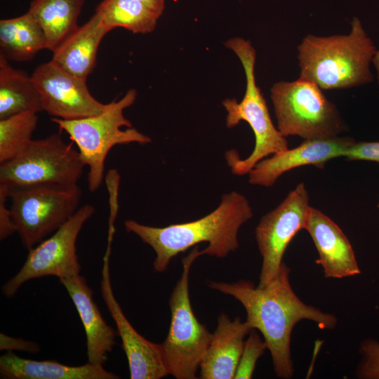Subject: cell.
<instances>
[{
	"mask_svg": "<svg viewBox=\"0 0 379 379\" xmlns=\"http://www.w3.org/2000/svg\"><path fill=\"white\" fill-rule=\"evenodd\" d=\"M267 345L252 329L245 340L243 351L234 375V379L251 378L258 359L263 354Z\"/></svg>",
	"mask_w": 379,
	"mask_h": 379,
	"instance_id": "obj_25",
	"label": "cell"
},
{
	"mask_svg": "<svg viewBox=\"0 0 379 379\" xmlns=\"http://www.w3.org/2000/svg\"><path fill=\"white\" fill-rule=\"evenodd\" d=\"M137 95L135 89H130L119 100L107 103L106 109L96 115L74 120L51 118L77 145L84 164L88 167L87 182L91 192L102 184L105 160L113 147L133 142L145 145L152 141L132 127L124 114V109L134 104Z\"/></svg>",
	"mask_w": 379,
	"mask_h": 379,
	"instance_id": "obj_5",
	"label": "cell"
},
{
	"mask_svg": "<svg viewBox=\"0 0 379 379\" xmlns=\"http://www.w3.org/2000/svg\"><path fill=\"white\" fill-rule=\"evenodd\" d=\"M9 194L7 186L0 184V240L3 241L17 232L11 208L6 205Z\"/></svg>",
	"mask_w": 379,
	"mask_h": 379,
	"instance_id": "obj_28",
	"label": "cell"
},
{
	"mask_svg": "<svg viewBox=\"0 0 379 379\" xmlns=\"http://www.w3.org/2000/svg\"><path fill=\"white\" fill-rule=\"evenodd\" d=\"M289 274L290 269L283 262L277 276L263 288L246 280L208 281L211 288L232 296L244 306L246 321L263 335L274 373L284 379L293 375L291 338L295 324L304 319L314 321L321 329H333L337 324L335 316L305 304L297 296Z\"/></svg>",
	"mask_w": 379,
	"mask_h": 379,
	"instance_id": "obj_1",
	"label": "cell"
},
{
	"mask_svg": "<svg viewBox=\"0 0 379 379\" xmlns=\"http://www.w3.org/2000/svg\"><path fill=\"white\" fill-rule=\"evenodd\" d=\"M95 12L110 31L123 27L134 34L153 32L161 17L138 0H103Z\"/></svg>",
	"mask_w": 379,
	"mask_h": 379,
	"instance_id": "obj_23",
	"label": "cell"
},
{
	"mask_svg": "<svg viewBox=\"0 0 379 379\" xmlns=\"http://www.w3.org/2000/svg\"><path fill=\"white\" fill-rule=\"evenodd\" d=\"M0 376L6 379H117L101 365L62 364L56 360L36 361L24 359L12 351L0 357Z\"/></svg>",
	"mask_w": 379,
	"mask_h": 379,
	"instance_id": "obj_19",
	"label": "cell"
},
{
	"mask_svg": "<svg viewBox=\"0 0 379 379\" xmlns=\"http://www.w3.org/2000/svg\"><path fill=\"white\" fill-rule=\"evenodd\" d=\"M252 217L253 210L246 197L232 191L222 196L214 211L194 221L162 227L142 225L134 220H125L124 225L127 232L154 249V270L163 272L175 256L201 242L208 244L201 251V255L226 257L238 248L239 228Z\"/></svg>",
	"mask_w": 379,
	"mask_h": 379,
	"instance_id": "obj_2",
	"label": "cell"
},
{
	"mask_svg": "<svg viewBox=\"0 0 379 379\" xmlns=\"http://www.w3.org/2000/svg\"><path fill=\"white\" fill-rule=\"evenodd\" d=\"M85 164L60 133L32 140L15 158L1 164L0 184L8 189L44 185H78Z\"/></svg>",
	"mask_w": 379,
	"mask_h": 379,
	"instance_id": "obj_9",
	"label": "cell"
},
{
	"mask_svg": "<svg viewBox=\"0 0 379 379\" xmlns=\"http://www.w3.org/2000/svg\"><path fill=\"white\" fill-rule=\"evenodd\" d=\"M252 329L246 321H241L239 317L232 320L227 314L221 313L200 364V378H234L244 339Z\"/></svg>",
	"mask_w": 379,
	"mask_h": 379,
	"instance_id": "obj_17",
	"label": "cell"
},
{
	"mask_svg": "<svg viewBox=\"0 0 379 379\" xmlns=\"http://www.w3.org/2000/svg\"><path fill=\"white\" fill-rule=\"evenodd\" d=\"M349 161L364 160L379 164V142H354L345 152Z\"/></svg>",
	"mask_w": 379,
	"mask_h": 379,
	"instance_id": "obj_27",
	"label": "cell"
},
{
	"mask_svg": "<svg viewBox=\"0 0 379 379\" xmlns=\"http://www.w3.org/2000/svg\"><path fill=\"white\" fill-rule=\"evenodd\" d=\"M310 207L305 185L300 183L260 219L255 228L262 256L258 287L266 286L277 276L287 246L300 230L305 229Z\"/></svg>",
	"mask_w": 379,
	"mask_h": 379,
	"instance_id": "obj_11",
	"label": "cell"
},
{
	"mask_svg": "<svg viewBox=\"0 0 379 379\" xmlns=\"http://www.w3.org/2000/svg\"><path fill=\"white\" fill-rule=\"evenodd\" d=\"M110 250L111 246H108L103 258L100 291L121 340V347L128 363L130 378H162L169 373L161 343H154L142 336L131 324L114 296L109 273Z\"/></svg>",
	"mask_w": 379,
	"mask_h": 379,
	"instance_id": "obj_13",
	"label": "cell"
},
{
	"mask_svg": "<svg viewBox=\"0 0 379 379\" xmlns=\"http://www.w3.org/2000/svg\"><path fill=\"white\" fill-rule=\"evenodd\" d=\"M43 49H47L46 35L29 11L0 20V55L8 61L31 60Z\"/></svg>",
	"mask_w": 379,
	"mask_h": 379,
	"instance_id": "obj_20",
	"label": "cell"
},
{
	"mask_svg": "<svg viewBox=\"0 0 379 379\" xmlns=\"http://www.w3.org/2000/svg\"><path fill=\"white\" fill-rule=\"evenodd\" d=\"M355 140L351 137L305 140L298 147L272 154L257 163L248 173L251 185L271 187L284 173L302 166L323 168L329 160L343 157Z\"/></svg>",
	"mask_w": 379,
	"mask_h": 379,
	"instance_id": "obj_14",
	"label": "cell"
},
{
	"mask_svg": "<svg viewBox=\"0 0 379 379\" xmlns=\"http://www.w3.org/2000/svg\"><path fill=\"white\" fill-rule=\"evenodd\" d=\"M37 113L23 112L0 119V164L20 155L32 142Z\"/></svg>",
	"mask_w": 379,
	"mask_h": 379,
	"instance_id": "obj_24",
	"label": "cell"
},
{
	"mask_svg": "<svg viewBox=\"0 0 379 379\" xmlns=\"http://www.w3.org/2000/svg\"><path fill=\"white\" fill-rule=\"evenodd\" d=\"M43 111L41 97L32 76L10 65L0 55V119Z\"/></svg>",
	"mask_w": 379,
	"mask_h": 379,
	"instance_id": "obj_21",
	"label": "cell"
},
{
	"mask_svg": "<svg viewBox=\"0 0 379 379\" xmlns=\"http://www.w3.org/2000/svg\"><path fill=\"white\" fill-rule=\"evenodd\" d=\"M224 44L238 57L246 80L245 94L240 102L235 98H226L222 102L227 112L226 126L231 128L244 121L248 124L255 136L254 148L246 158L241 159L235 149L225 153L232 173L243 175L248 173L260 160L288 149V145L286 137L274 126L265 99L256 84V51L251 43L241 37H233Z\"/></svg>",
	"mask_w": 379,
	"mask_h": 379,
	"instance_id": "obj_4",
	"label": "cell"
},
{
	"mask_svg": "<svg viewBox=\"0 0 379 379\" xmlns=\"http://www.w3.org/2000/svg\"><path fill=\"white\" fill-rule=\"evenodd\" d=\"M84 0H32L28 11L43 29L53 52L79 27Z\"/></svg>",
	"mask_w": 379,
	"mask_h": 379,
	"instance_id": "obj_22",
	"label": "cell"
},
{
	"mask_svg": "<svg viewBox=\"0 0 379 379\" xmlns=\"http://www.w3.org/2000/svg\"><path fill=\"white\" fill-rule=\"evenodd\" d=\"M300 77L324 90L361 86L373 79L370 62L376 51L361 21L354 18L347 35L306 36L298 46Z\"/></svg>",
	"mask_w": 379,
	"mask_h": 379,
	"instance_id": "obj_3",
	"label": "cell"
},
{
	"mask_svg": "<svg viewBox=\"0 0 379 379\" xmlns=\"http://www.w3.org/2000/svg\"><path fill=\"white\" fill-rule=\"evenodd\" d=\"M95 213L89 204L80 206L58 230L29 250L18 272L1 287L3 295L13 297L27 281L48 276L60 279L80 274L81 266L77 253V240L84 224Z\"/></svg>",
	"mask_w": 379,
	"mask_h": 379,
	"instance_id": "obj_10",
	"label": "cell"
},
{
	"mask_svg": "<svg viewBox=\"0 0 379 379\" xmlns=\"http://www.w3.org/2000/svg\"><path fill=\"white\" fill-rule=\"evenodd\" d=\"M372 61L378 72L377 77L379 84V50L375 51L373 57Z\"/></svg>",
	"mask_w": 379,
	"mask_h": 379,
	"instance_id": "obj_31",
	"label": "cell"
},
{
	"mask_svg": "<svg viewBox=\"0 0 379 379\" xmlns=\"http://www.w3.org/2000/svg\"><path fill=\"white\" fill-rule=\"evenodd\" d=\"M317 250V264L325 277L341 279L360 274L352 246L340 228L321 211L310 207L305 229Z\"/></svg>",
	"mask_w": 379,
	"mask_h": 379,
	"instance_id": "obj_15",
	"label": "cell"
},
{
	"mask_svg": "<svg viewBox=\"0 0 379 379\" xmlns=\"http://www.w3.org/2000/svg\"><path fill=\"white\" fill-rule=\"evenodd\" d=\"M362 361L357 371L359 378L379 379V343L373 339L363 341L360 347Z\"/></svg>",
	"mask_w": 379,
	"mask_h": 379,
	"instance_id": "obj_26",
	"label": "cell"
},
{
	"mask_svg": "<svg viewBox=\"0 0 379 379\" xmlns=\"http://www.w3.org/2000/svg\"><path fill=\"white\" fill-rule=\"evenodd\" d=\"M59 280L67 290L84 326L88 363L103 366L116 344L117 332L103 319L93 300V292L83 276Z\"/></svg>",
	"mask_w": 379,
	"mask_h": 379,
	"instance_id": "obj_16",
	"label": "cell"
},
{
	"mask_svg": "<svg viewBox=\"0 0 379 379\" xmlns=\"http://www.w3.org/2000/svg\"><path fill=\"white\" fill-rule=\"evenodd\" d=\"M150 9L161 15L165 8V0H138Z\"/></svg>",
	"mask_w": 379,
	"mask_h": 379,
	"instance_id": "obj_30",
	"label": "cell"
},
{
	"mask_svg": "<svg viewBox=\"0 0 379 379\" xmlns=\"http://www.w3.org/2000/svg\"><path fill=\"white\" fill-rule=\"evenodd\" d=\"M39 93L43 111L64 120L85 118L102 112L107 104L90 93L86 79L75 76L51 60L31 75Z\"/></svg>",
	"mask_w": 379,
	"mask_h": 379,
	"instance_id": "obj_12",
	"label": "cell"
},
{
	"mask_svg": "<svg viewBox=\"0 0 379 379\" xmlns=\"http://www.w3.org/2000/svg\"><path fill=\"white\" fill-rule=\"evenodd\" d=\"M109 32L95 12L53 52L51 60L68 72L87 79L95 68L100 44Z\"/></svg>",
	"mask_w": 379,
	"mask_h": 379,
	"instance_id": "obj_18",
	"label": "cell"
},
{
	"mask_svg": "<svg viewBox=\"0 0 379 379\" xmlns=\"http://www.w3.org/2000/svg\"><path fill=\"white\" fill-rule=\"evenodd\" d=\"M271 99L277 129L284 137L298 135L305 140L338 136L345 124L335 104L314 82L299 77L278 81L271 88Z\"/></svg>",
	"mask_w": 379,
	"mask_h": 379,
	"instance_id": "obj_6",
	"label": "cell"
},
{
	"mask_svg": "<svg viewBox=\"0 0 379 379\" xmlns=\"http://www.w3.org/2000/svg\"><path fill=\"white\" fill-rule=\"evenodd\" d=\"M378 207L379 208V203H378Z\"/></svg>",
	"mask_w": 379,
	"mask_h": 379,
	"instance_id": "obj_32",
	"label": "cell"
},
{
	"mask_svg": "<svg viewBox=\"0 0 379 379\" xmlns=\"http://www.w3.org/2000/svg\"><path fill=\"white\" fill-rule=\"evenodd\" d=\"M0 350L7 351L18 350L35 354L39 352L40 347L35 342L13 338L1 333L0 334Z\"/></svg>",
	"mask_w": 379,
	"mask_h": 379,
	"instance_id": "obj_29",
	"label": "cell"
},
{
	"mask_svg": "<svg viewBox=\"0 0 379 379\" xmlns=\"http://www.w3.org/2000/svg\"><path fill=\"white\" fill-rule=\"evenodd\" d=\"M201 255L197 246L182 259V272L169 299L171 323L161 347L169 375L176 379L197 378L212 335L196 317L190 298V269Z\"/></svg>",
	"mask_w": 379,
	"mask_h": 379,
	"instance_id": "obj_7",
	"label": "cell"
},
{
	"mask_svg": "<svg viewBox=\"0 0 379 379\" xmlns=\"http://www.w3.org/2000/svg\"><path fill=\"white\" fill-rule=\"evenodd\" d=\"M11 211L23 246L30 250L64 225L79 208L78 185L9 189Z\"/></svg>",
	"mask_w": 379,
	"mask_h": 379,
	"instance_id": "obj_8",
	"label": "cell"
}]
</instances>
